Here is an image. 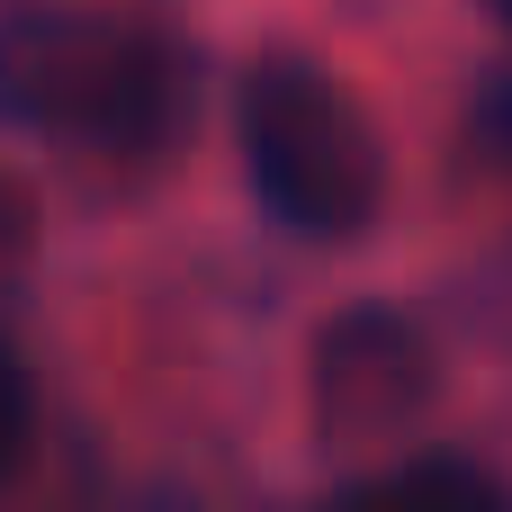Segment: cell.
I'll return each mask as SVG.
<instances>
[{
  "instance_id": "obj_1",
  "label": "cell",
  "mask_w": 512,
  "mask_h": 512,
  "mask_svg": "<svg viewBox=\"0 0 512 512\" xmlns=\"http://www.w3.org/2000/svg\"><path fill=\"white\" fill-rule=\"evenodd\" d=\"M198 99V63L126 18L18 9L0 18V126L81 135L108 153H171Z\"/></svg>"
},
{
  "instance_id": "obj_2",
  "label": "cell",
  "mask_w": 512,
  "mask_h": 512,
  "mask_svg": "<svg viewBox=\"0 0 512 512\" xmlns=\"http://www.w3.org/2000/svg\"><path fill=\"white\" fill-rule=\"evenodd\" d=\"M234 126H243V171H252L261 207L288 234L351 243V234L378 225V207H387V144H378L369 108L315 54H288V45L252 54Z\"/></svg>"
},
{
  "instance_id": "obj_3",
  "label": "cell",
  "mask_w": 512,
  "mask_h": 512,
  "mask_svg": "<svg viewBox=\"0 0 512 512\" xmlns=\"http://www.w3.org/2000/svg\"><path fill=\"white\" fill-rule=\"evenodd\" d=\"M441 396V360L414 315L396 306H342L306 351V414L333 459H387L423 432Z\"/></svg>"
},
{
  "instance_id": "obj_4",
  "label": "cell",
  "mask_w": 512,
  "mask_h": 512,
  "mask_svg": "<svg viewBox=\"0 0 512 512\" xmlns=\"http://www.w3.org/2000/svg\"><path fill=\"white\" fill-rule=\"evenodd\" d=\"M369 495H387V504H468V512L504 504V486H495L486 468L441 459V450H423V459H387V468L369 477Z\"/></svg>"
},
{
  "instance_id": "obj_5",
  "label": "cell",
  "mask_w": 512,
  "mask_h": 512,
  "mask_svg": "<svg viewBox=\"0 0 512 512\" xmlns=\"http://www.w3.org/2000/svg\"><path fill=\"white\" fill-rule=\"evenodd\" d=\"M27 432H36V387H27V360L0 342V486L18 477V459H27Z\"/></svg>"
},
{
  "instance_id": "obj_6",
  "label": "cell",
  "mask_w": 512,
  "mask_h": 512,
  "mask_svg": "<svg viewBox=\"0 0 512 512\" xmlns=\"http://www.w3.org/2000/svg\"><path fill=\"white\" fill-rule=\"evenodd\" d=\"M18 234H27V198H18V189H9V180H0V252H9V243H18Z\"/></svg>"
},
{
  "instance_id": "obj_7",
  "label": "cell",
  "mask_w": 512,
  "mask_h": 512,
  "mask_svg": "<svg viewBox=\"0 0 512 512\" xmlns=\"http://www.w3.org/2000/svg\"><path fill=\"white\" fill-rule=\"evenodd\" d=\"M486 9H495V18H504V27H512V0H486Z\"/></svg>"
}]
</instances>
